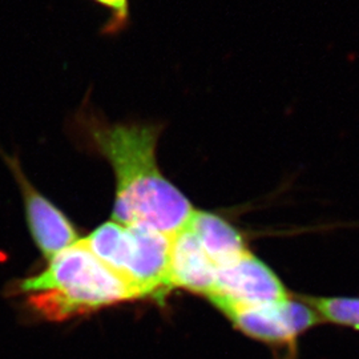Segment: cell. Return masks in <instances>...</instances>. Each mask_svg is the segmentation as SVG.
<instances>
[{
    "mask_svg": "<svg viewBox=\"0 0 359 359\" xmlns=\"http://www.w3.org/2000/svg\"><path fill=\"white\" fill-rule=\"evenodd\" d=\"M92 124L90 140L114 169L112 219L173 236L194 212L191 201L163 175L156 149L160 126L140 123Z\"/></svg>",
    "mask_w": 359,
    "mask_h": 359,
    "instance_id": "1",
    "label": "cell"
},
{
    "mask_svg": "<svg viewBox=\"0 0 359 359\" xmlns=\"http://www.w3.org/2000/svg\"><path fill=\"white\" fill-rule=\"evenodd\" d=\"M16 292L26 294L28 305L52 321L136 299L128 285L104 265L83 240L50 258L38 274L16 283Z\"/></svg>",
    "mask_w": 359,
    "mask_h": 359,
    "instance_id": "2",
    "label": "cell"
},
{
    "mask_svg": "<svg viewBox=\"0 0 359 359\" xmlns=\"http://www.w3.org/2000/svg\"><path fill=\"white\" fill-rule=\"evenodd\" d=\"M170 240L144 226L104 222L83 238L90 252L116 273L139 298L163 301L169 286Z\"/></svg>",
    "mask_w": 359,
    "mask_h": 359,
    "instance_id": "3",
    "label": "cell"
},
{
    "mask_svg": "<svg viewBox=\"0 0 359 359\" xmlns=\"http://www.w3.org/2000/svg\"><path fill=\"white\" fill-rule=\"evenodd\" d=\"M218 310L276 304L290 298L277 274L252 252L217 268L212 294L206 297Z\"/></svg>",
    "mask_w": 359,
    "mask_h": 359,
    "instance_id": "4",
    "label": "cell"
},
{
    "mask_svg": "<svg viewBox=\"0 0 359 359\" xmlns=\"http://www.w3.org/2000/svg\"><path fill=\"white\" fill-rule=\"evenodd\" d=\"M222 313L243 333L268 344H290L298 335L321 323L304 301L287 298L258 306L224 309Z\"/></svg>",
    "mask_w": 359,
    "mask_h": 359,
    "instance_id": "5",
    "label": "cell"
},
{
    "mask_svg": "<svg viewBox=\"0 0 359 359\" xmlns=\"http://www.w3.org/2000/svg\"><path fill=\"white\" fill-rule=\"evenodd\" d=\"M0 154L11 169L19 189L23 196L27 225L32 240L41 255L50 259L68 246L75 244L80 238L72 222L65 213L53 205L51 201L27 179L20 163L16 157L0 149Z\"/></svg>",
    "mask_w": 359,
    "mask_h": 359,
    "instance_id": "6",
    "label": "cell"
},
{
    "mask_svg": "<svg viewBox=\"0 0 359 359\" xmlns=\"http://www.w3.org/2000/svg\"><path fill=\"white\" fill-rule=\"evenodd\" d=\"M217 268L187 226L170 240L169 286L208 297L216 283Z\"/></svg>",
    "mask_w": 359,
    "mask_h": 359,
    "instance_id": "7",
    "label": "cell"
},
{
    "mask_svg": "<svg viewBox=\"0 0 359 359\" xmlns=\"http://www.w3.org/2000/svg\"><path fill=\"white\" fill-rule=\"evenodd\" d=\"M185 226L196 236L216 268L229 264L249 250L237 228L215 213L194 209Z\"/></svg>",
    "mask_w": 359,
    "mask_h": 359,
    "instance_id": "8",
    "label": "cell"
},
{
    "mask_svg": "<svg viewBox=\"0 0 359 359\" xmlns=\"http://www.w3.org/2000/svg\"><path fill=\"white\" fill-rule=\"evenodd\" d=\"M313 309L321 322H330L359 330V298L298 295Z\"/></svg>",
    "mask_w": 359,
    "mask_h": 359,
    "instance_id": "9",
    "label": "cell"
},
{
    "mask_svg": "<svg viewBox=\"0 0 359 359\" xmlns=\"http://www.w3.org/2000/svg\"><path fill=\"white\" fill-rule=\"evenodd\" d=\"M100 6L109 13L107 22L104 23L100 35L108 38H116L127 32L132 26L130 0H90Z\"/></svg>",
    "mask_w": 359,
    "mask_h": 359,
    "instance_id": "10",
    "label": "cell"
}]
</instances>
